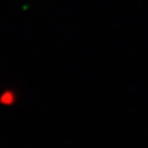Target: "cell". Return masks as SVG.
<instances>
[{
    "label": "cell",
    "mask_w": 148,
    "mask_h": 148,
    "mask_svg": "<svg viewBox=\"0 0 148 148\" xmlns=\"http://www.w3.org/2000/svg\"><path fill=\"white\" fill-rule=\"evenodd\" d=\"M15 99H16V95L12 90H6L0 95V104L5 106L13 105L15 103Z\"/></svg>",
    "instance_id": "6da1fadb"
}]
</instances>
